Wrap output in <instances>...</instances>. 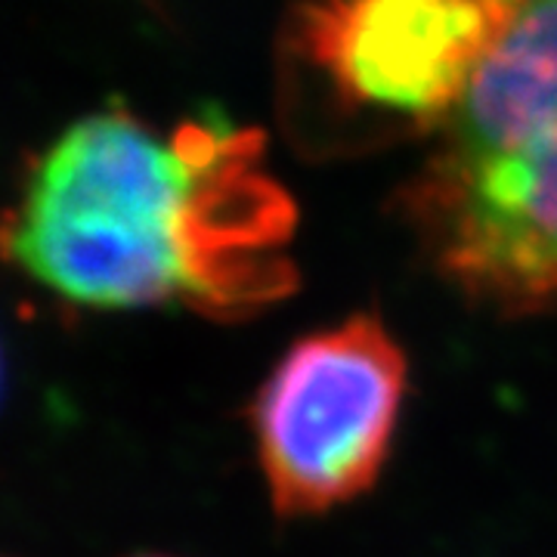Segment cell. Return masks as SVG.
<instances>
[{
	"instance_id": "cell-1",
	"label": "cell",
	"mask_w": 557,
	"mask_h": 557,
	"mask_svg": "<svg viewBox=\"0 0 557 557\" xmlns=\"http://www.w3.org/2000/svg\"><path fill=\"white\" fill-rule=\"evenodd\" d=\"M295 220L258 131L205 115L159 134L106 109L32 161L0 218V258L84 310L242 319L298 285Z\"/></svg>"
},
{
	"instance_id": "cell-2",
	"label": "cell",
	"mask_w": 557,
	"mask_h": 557,
	"mask_svg": "<svg viewBox=\"0 0 557 557\" xmlns=\"http://www.w3.org/2000/svg\"><path fill=\"white\" fill-rule=\"evenodd\" d=\"M403 214L468 300L502 317L557 307V0H511Z\"/></svg>"
},
{
	"instance_id": "cell-3",
	"label": "cell",
	"mask_w": 557,
	"mask_h": 557,
	"mask_svg": "<svg viewBox=\"0 0 557 557\" xmlns=\"http://www.w3.org/2000/svg\"><path fill=\"white\" fill-rule=\"evenodd\" d=\"M409 387L379 317L357 313L295 341L255 394L260 474L282 518H313L375 486Z\"/></svg>"
},
{
	"instance_id": "cell-4",
	"label": "cell",
	"mask_w": 557,
	"mask_h": 557,
	"mask_svg": "<svg viewBox=\"0 0 557 557\" xmlns=\"http://www.w3.org/2000/svg\"><path fill=\"white\" fill-rule=\"evenodd\" d=\"M511 0H307L295 57L341 119L437 131L490 50Z\"/></svg>"
}]
</instances>
